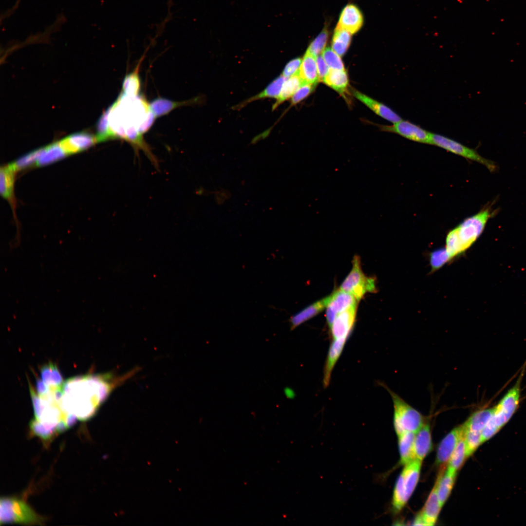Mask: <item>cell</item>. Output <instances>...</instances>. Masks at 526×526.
I'll return each mask as SVG.
<instances>
[{"label": "cell", "instance_id": "cell-14", "mask_svg": "<svg viewBox=\"0 0 526 526\" xmlns=\"http://www.w3.org/2000/svg\"><path fill=\"white\" fill-rule=\"evenodd\" d=\"M59 142L69 154L83 150L98 141L96 136L89 132H81L71 134Z\"/></svg>", "mask_w": 526, "mask_h": 526}, {"label": "cell", "instance_id": "cell-13", "mask_svg": "<svg viewBox=\"0 0 526 526\" xmlns=\"http://www.w3.org/2000/svg\"><path fill=\"white\" fill-rule=\"evenodd\" d=\"M363 22V16L359 8L354 4H349L342 10L336 28L353 34L359 30Z\"/></svg>", "mask_w": 526, "mask_h": 526}, {"label": "cell", "instance_id": "cell-10", "mask_svg": "<svg viewBox=\"0 0 526 526\" xmlns=\"http://www.w3.org/2000/svg\"><path fill=\"white\" fill-rule=\"evenodd\" d=\"M357 300L351 294L340 289L329 296L326 317L328 326L331 328L338 313L356 305Z\"/></svg>", "mask_w": 526, "mask_h": 526}, {"label": "cell", "instance_id": "cell-9", "mask_svg": "<svg viewBox=\"0 0 526 526\" xmlns=\"http://www.w3.org/2000/svg\"><path fill=\"white\" fill-rule=\"evenodd\" d=\"M381 131L397 134L409 140L431 145V132L408 120H401L392 125H379Z\"/></svg>", "mask_w": 526, "mask_h": 526}, {"label": "cell", "instance_id": "cell-19", "mask_svg": "<svg viewBox=\"0 0 526 526\" xmlns=\"http://www.w3.org/2000/svg\"><path fill=\"white\" fill-rule=\"evenodd\" d=\"M329 301V296L315 302L292 316L289 320L291 330L322 311L327 306Z\"/></svg>", "mask_w": 526, "mask_h": 526}, {"label": "cell", "instance_id": "cell-36", "mask_svg": "<svg viewBox=\"0 0 526 526\" xmlns=\"http://www.w3.org/2000/svg\"><path fill=\"white\" fill-rule=\"evenodd\" d=\"M465 430L464 439L467 458L482 443V441L481 432L466 430L465 429Z\"/></svg>", "mask_w": 526, "mask_h": 526}, {"label": "cell", "instance_id": "cell-21", "mask_svg": "<svg viewBox=\"0 0 526 526\" xmlns=\"http://www.w3.org/2000/svg\"><path fill=\"white\" fill-rule=\"evenodd\" d=\"M441 507L435 484L428 497L422 511L420 512L426 526H431L435 525Z\"/></svg>", "mask_w": 526, "mask_h": 526}, {"label": "cell", "instance_id": "cell-16", "mask_svg": "<svg viewBox=\"0 0 526 526\" xmlns=\"http://www.w3.org/2000/svg\"><path fill=\"white\" fill-rule=\"evenodd\" d=\"M347 339L346 338L333 339L331 344L324 367L323 383L324 388L329 384L332 372L343 351Z\"/></svg>", "mask_w": 526, "mask_h": 526}, {"label": "cell", "instance_id": "cell-17", "mask_svg": "<svg viewBox=\"0 0 526 526\" xmlns=\"http://www.w3.org/2000/svg\"><path fill=\"white\" fill-rule=\"evenodd\" d=\"M421 461L414 459L405 465L402 472L405 501L407 502L412 495L418 482Z\"/></svg>", "mask_w": 526, "mask_h": 526}, {"label": "cell", "instance_id": "cell-31", "mask_svg": "<svg viewBox=\"0 0 526 526\" xmlns=\"http://www.w3.org/2000/svg\"><path fill=\"white\" fill-rule=\"evenodd\" d=\"M351 41V34L349 32L336 28L332 41V49L339 56L344 55Z\"/></svg>", "mask_w": 526, "mask_h": 526}, {"label": "cell", "instance_id": "cell-45", "mask_svg": "<svg viewBox=\"0 0 526 526\" xmlns=\"http://www.w3.org/2000/svg\"><path fill=\"white\" fill-rule=\"evenodd\" d=\"M316 59L319 81H323L329 72L330 68L325 61L322 55L318 56Z\"/></svg>", "mask_w": 526, "mask_h": 526}, {"label": "cell", "instance_id": "cell-43", "mask_svg": "<svg viewBox=\"0 0 526 526\" xmlns=\"http://www.w3.org/2000/svg\"><path fill=\"white\" fill-rule=\"evenodd\" d=\"M316 84H301L291 97V105H294L308 96L315 89Z\"/></svg>", "mask_w": 526, "mask_h": 526}, {"label": "cell", "instance_id": "cell-18", "mask_svg": "<svg viewBox=\"0 0 526 526\" xmlns=\"http://www.w3.org/2000/svg\"><path fill=\"white\" fill-rule=\"evenodd\" d=\"M432 448L430 427L429 424L424 425L415 434L414 452L415 458L422 461Z\"/></svg>", "mask_w": 526, "mask_h": 526}, {"label": "cell", "instance_id": "cell-38", "mask_svg": "<svg viewBox=\"0 0 526 526\" xmlns=\"http://www.w3.org/2000/svg\"><path fill=\"white\" fill-rule=\"evenodd\" d=\"M328 37V32L325 29L313 40L306 51L307 52L317 57L322 53L326 45Z\"/></svg>", "mask_w": 526, "mask_h": 526}, {"label": "cell", "instance_id": "cell-32", "mask_svg": "<svg viewBox=\"0 0 526 526\" xmlns=\"http://www.w3.org/2000/svg\"><path fill=\"white\" fill-rule=\"evenodd\" d=\"M189 102L190 101L175 102L158 97L153 100L150 106L155 117H158L168 113L177 107L189 104Z\"/></svg>", "mask_w": 526, "mask_h": 526}, {"label": "cell", "instance_id": "cell-33", "mask_svg": "<svg viewBox=\"0 0 526 526\" xmlns=\"http://www.w3.org/2000/svg\"><path fill=\"white\" fill-rule=\"evenodd\" d=\"M30 428L31 434L40 438L46 445L58 434L56 429L45 425L35 418L31 421Z\"/></svg>", "mask_w": 526, "mask_h": 526}, {"label": "cell", "instance_id": "cell-41", "mask_svg": "<svg viewBox=\"0 0 526 526\" xmlns=\"http://www.w3.org/2000/svg\"><path fill=\"white\" fill-rule=\"evenodd\" d=\"M322 56L330 69L345 70L340 56L332 48H325L322 53Z\"/></svg>", "mask_w": 526, "mask_h": 526}, {"label": "cell", "instance_id": "cell-3", "mask_svg": "<svg viewBox=\"0 0 526 526\" xmlns=\"http://www.w3.org/2000/svg\"><path fill=\"white\" fill-rule=\"evenodd\" d=\"M495 210L488 204L476 214L464 219L450 230L446 238L445 249L450 261L469 249L482 233Z\"/></svg>", "mask_w": 526, "mask_h": 526}, {"label": "cell", "instance_id": "cell-29", "mask_svg": "<svg viewBox=\"0 0 526 526\" xmlns=\"http://www.w3.org/2000/svg\"><path fill=\"white\" fill-rule=\"evenodd\" d=\"M40 374L42 380L50 388H59L64 383L57 366L53 363L49 362L42 366Z\"/></svg>", "mask_w": 526, "mask_h": 526}, {"label": "cell", "instance_id": "cell-6", "mask_svg": "<svg viewBox=\"0 0 526 526\" xmlns=\"http://www.w3.org/2000/svg\"><path fill=\"white\" fill-rule=\"evenodd\" d=\"M394 406V426L397 436L405 432L416 433L424 424L423 416L389 388Z\"/></svg>", "mask_w": 526, "mask_h": 526}, {"label": "cell", "instance_id": "cell-2", "mask_svg": "<svg viewBox=\"0 0 526 526\" xmlns=\"http://www.w3.org/2000/svg\"><path fill=\"white\" fill-rule=\"evenodd\" d=\"M122 94L109 107V139H123L136 149L144 150L152 162H155L154 156L140 132L141 125L151 111L150 106L138 95Z\"/></svg>", "mask_w": 526, "mask_h": 526}, {"label": "cell", "instance_id": "cell-15", "mask_svg": "<svg viewBox=\"0 0 526 526\" xmlns=\"http://www.w3.org/2000/svg\"><path fill=\"white\" fill-rule=\"evenodd\" d=\"M353 95L364 104L376 114L385 119L394 123L402 119L395 112L385 105L366 95L357 90H353Z\"/></svg>", "mask_w": 526, "mask_h": 526}, {"label": "cell", "instance_id": "cell-40", "mask_svg": "<svg viewBox=\"0 0 526 526\" xmlns=\"http://www.w3.org/2000/svg\"><path fill=\"white\" fill-rule=\"evenodd\" d=\"M449 261L450 259L445 248L433 251L430 256L432 271L438 270Z\"/></svg>", "mask_w": 526, "mask_h": 526}, {"label": "cell", "instance_id": "cell-42", "mask_svg": "<svg viewBox=\"0 0 526 526\" xmlns=\"http://www.w3.org/2000/svg\"><path fill=\"white\" fill-rule=\"evenodd\" d=\"M109 108L103 113L96 125L97 141L101 142L109 139Z\"/></svg>", "mask_w": 526, "mask_h": 526}, {"label": "cell", "instance_id": "cell-1", "mask_svg": "<svg viewBox=\"0 0 526 526\" xmlns=\"http://www.w3.org/2000/svg\"><path fill=\"white\" fill-rule=\"evenodd\" d=\"M110 375H88L68 379L63 384L60 406L67 413L86 420L92 417L113 389L128 376L117 380Z\"/></svg>", "mask_w": 526, "mask_h": 526}, {"label": "cell", "instance_id": "cell-37", "mask_svg": "<svg viewBox=\"0 0 526 526\" xmlns=\"http://www.w3.org/2000/svg\"><path fill=\"white\" fill-rule=\"evenodd\" d=\"M140 81L137 71L126 76L122 84L124 93L131 95H138L140 90Z\"/></svg>", "mask_w": 526, "mask_h": 526}, {"label": "cell", "instance_id": "cell-26", "mask_svg": "<svg viewBox=\"0 0 526 526\" xmlns=\"http://www.w3.org/2000/svg\"><path fill=\"white\" fill-rule=\"evenodd\" d=\"M493 408L480 409L473 413L463 424L466 430L482 432L489 419Z\"/></svg>", "mask_w": 526, "mask_h": 526}, {"label": "cell", "instance_id": "cell-8", "mask_svg": "<svg viewBox=\"0 0 526 526\" xmlns=\"http://www.w3.org/2000/svg\"><path fill=\"white\" fill-rule=\"evenodd\" d=\"M431 145L440 147L467 159L478 162L487 167L490 171H495L497 168L496 164L493 161L482 157L475 150L441 134L431 132Z\"/></svg>", "mask_w": 526, "mask_h": 526}, {"label": "cell", "instance_id": "cell-34", "mask_svg": "<svg viewBox=\"0 0 526 526\" xmlns=\"http://www.w3.org/2000/svg\"><path fill=\"white\" fill-rule=\"evenodd\" d=\"M464 437L458 443L448 461L447 469L453 473H456L467 458Z\"/></svg>", "mask_w": 526, "mask_h": 526}, {"label": "cell", "instance_id": "cell-25", "mask_svg": "<svg viewBox=\"0 0 526 526\" xmlns=\"http://www.w3.org/2000/svg\"><path fill=\"white\" fill-rule=\"evenodd\" d=\"M456 473L446 470L444 474H440L436 481L437 493L439 504L442 507L449 496L453 486Z\"/></svg>", "mask_w": 526, "mask_h": 526}, {"label": "cell", "instance_id": "cell-46", "mask_svg": "<svg viewBox=\"0 0 526 526\" xmlns=\"http://www.w3.org/2000/svg\"><path fill=\"white\" fill-rule=\"evenodd\" d=\"M36 390L39 395H44L50 391L49 387L39 378L36 380Z\"/></svg>", "mask_w": 526, "mask_h": 526}, {"label": "cell", "instance_id": "cell-23", "mask_svg": "<svg viewBox=\"0 0 526 526\" xmlns=\"http://www.w3.org/2000/svg\"><path fill=\"white\" fill-rule=\"evenodd\" d=\"M16 171L9 165L1 167L0 171V191L1 195L13 205V188Z\"/></svg>", "mask_w": 526, "mask_h": 526}, {"label": "cell", "instance_id": "cell-4", "mask_svg": "<svg viewBox=\"0 0 526 526\" xmlns=\"http://www.w3.org/2000/svg\"><path fill=\"white\" fill-rule=\"evenodd\" d=\"M525 367L515 385L493 408L492 413L481 432L482 443L494 435L504 426L517 410L520 400L521 384Z\"/></svg>", "mask_w": 526, "mask_h": 526}, {"label": "cell", "instance_id": "cell-27", "mask_svg": "<svg viewBox=\"0 0 526 526\" xmlns=\"http://www.w3.org/2000/svg\"><path fill=\"white\" fill-rule=\"evenodd\" d=\"M340 94H343L348 85V78L345 70L330 69L323 81Z\"/></svg>", "mask_w": 526, "mask_h": 526}, {"label": "cell", "instance_id": "cell-24", "mask_svg": "<svg viewBox=\"0 0 526 526\" xmlns=\"http://www.w3.org/2000/svg\"><path fill=\"white\" fill-rule=\"evenodd\" d=\"M68 154L66 152L59 142L54 143L46 147L41 148L36 165L42 166L62 159Z\"/></svg>", "mask_w": 526, "mask_h": 526}, {"label": "cell", "instance_id": "cell-7", "mask_svg": "<svg viewBox=\"0 0 526 526\" xmlns=\"http://www.w3.org/2000/svg\"><path fill=\"white\" fill-rule=\"evenodd\" d=\"M375 282L374 278L367 277L363 273L360 259L356 256L353 261L352 269L339 289L351 294L358 301L367 292L376 291Z\"/></svg>", "mask_w": 526, "mask_h": 526}, {"label": "cell", "instance_id": "cell-5", "mask_svg": "<svg viewBox=\"0 0 526 526\" xmlns=\"http://www.w3.org/2000/svg\"><path fill=\"white\" fill-rule=\"evenodd\" d=\"M44 518L38 514L23 499L3 497L0 501V524L42 525Z\"/></svg>", "mask_w": 526, "mask_h": 526}, {"label": "cell", "instance_id": "cell-11", "mask_svg": "<svg viewBox=\"0 0 526 526\" xmlns=\"http://www.w3.org/2000/svg\"><path fill=\"white\" fill-rule=\"evenodd\" d=\"M464 424L456 427L441 441L437 451L436 463L443 465L448 462L458 443L465 434Z\"/></svg>", "mask_w": 526, "mask_h": 526}, {"label": "cell", "instance_id": "cell-30", "mask_svg": "<svg viewBox=\"0 0 526 526\" xmlns=\"http://www.w3.org/2000/svg\"><path fill=\"white\" fill-rule=\"evenodd\" d=\"M299 74L287 78L284 82L281 91L273 104L272 109L277 108L282 102L291 97L301 85Z\"/></svg>", "mask_w": 526, "mask_h": 526}, {"label": "cell", "instance_id": "cell-12", "mask_svg": "<svg viewBox=\"0 0 526 526\" xmlns=\"http://www.w3.org/2000/svg\"><path fill=\"white\" fill-rule=\"evenodd\" d=\"M357 311V305L340 313L336 316L331 328L333 340L347 338L353 327Z\"/></svg>", "mask_w": 526, "mask_h": 526}, {"label": "cell", "instance_id": "cell-28", "mask_svg": "<svg viewBox=\"0 0 526 526\" xmlns=\"http://www.w3.org/2000/svg\"><path fill=\"white\" fill-rule=\"evenodd\" d=\"M287 78L285 77L282 75L275 79L272 81L263 91L255 95V96L247 99L245 101L243 102L241 104L238 105L239 107L242 108L243 106L246 104L264 98H277L279 96L283 85Z\"/></svg>", "mask_w": 526, "mask_h": 526}, {"label": "cell", "instance_id": "cell-20", "mask_svg": "<svg viewBox=\"0 0 526 526\" xmlns=\"http://www.w3.org/2000/svg\"><path fill=\"white\" fill-rule=\"evenodd\" d=\"M316 58L306 52L298 74L302 84H317L319 81Z\"/></svg>", "mask_w": 526, "mask_h": 526}, {"label": "cell", "instance_id": "cell-44", "mask_svg": "<svg viewBox=\"0 0 526 526\" xmlns=\"http://www.w3.org/2000/svg\"><path fill=\"white\" fill-rule=\"evenodd\" d=\"M301 61L302 59L301 58H296L291 60L285 65L282 75L288 78L298 74Z\"/></svg>", "mask_w": 526, "mask_h": 526}, {"label": "cell", "instance_id": "cell-47", "mask_svg": "<svg viewBox=\"0 0 526 526\" xmlns=\"http://www.w3.org/2000/svg\"><path fill=\"white\" fill-rule=\"evenodd\" d=\"M413 525L414 526H426V524L423 520V518L421 514H419L415 518L413 521Z\"/></svg>", "mask_w": 526, "mask_h": 526}, {"label": "cell", "instance_id": "cell-35", "mask_svg": "<svg viewBox=\"0 0 526 526\" xmlns=\"http://www.w3.org/2000/svg\"><path fill=\"white\" fill-rule=\"evenodd\" d=\"M406 503L403 477L401 473L399 476L394 488L392 500L394 510L395 512L399 511Z\"/></svg>", "mask_w": 526, "mask_h": 526}, {"label": "cell", "instance_id": "cell-39", "mask_svg": "<svg viewBox=\"0 0 526 526\" xmlns=\"http://www.w3.org/2000/svg\"><path fill=\"white\" fill-rule=\"evenodd\" d=\"M41 150V148L32 151L20 157L10 165L15 171H17L34 163L36 164Z\"/></svg>", "mask_w": 526, "mask_h": 526}, {"label": "cell", "instance_id": "cell-22", "mask_svg": "<svg viewBox=\"0 0 526 526\" xmlns=\"http://www.w3.org/2000/svg\"><path fill=\"white\" fill-rule=\"evenodd\" d=\"M415 433L405 432L398 436L401 463L406 465L415 458L414 441Z\"/></svg>", "mask_w": 526, "mask_h": 526}]
</instances>
